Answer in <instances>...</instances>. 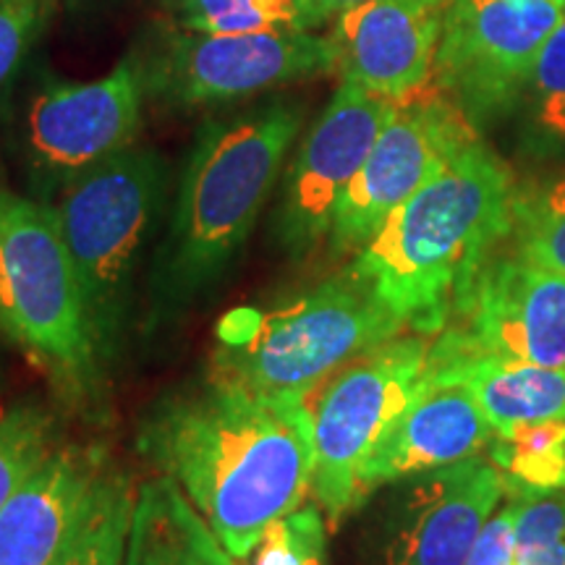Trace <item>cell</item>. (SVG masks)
<instances>
[{"instance_id":"obj_7","label":"cell","mask_w":565,"mask_h":565,"mask_svg":"<svg viewBox=\"0 0 565 565\" xmlns=\"http://www.w3.org/2000/svg\"><path fill=\"white\" fill-rule=\"evenodd\" d=\"M429 335L408 333L351 359L309 401L315 433L312 494L330 526L359 508V471L412 401L429 362Z\"/></svg>"},{"instance_id":"obj_23","label":"cell","mask_w":565,"mask_h":565,"mask_svg":"<svg viewBox=\"0 0 565 565\" xmlns=\"http://www.w3.org/2000/svg\"><path fill=\"white\" fill-rule=\"evenodd\" d=\"M505 244L515 257L565 278V173L545 186L515 194Z\"/></svg>"},{"instance_id":"obj_10","label":"cell","mask_w":565,"mask_h":565,"mask_svg":"<svg viewBox=\"0 0 565 565\" xmlns=\"http://www.w3.org/2000/svg\"><path fill=\"white\" fill-rule=\"evenodd\" d=\"M565 17V0H448L433 84L471 124L526 92L534 61Z\"/></svg>"},{"instance_id":"obj_1","label":"cell","mask_w":565,"mask_h":565,"mask_svg":"<svg viewBox=\"0 0 565 565\" xmlns=\"http://www.w3.org/2000/svg\"><path fill=\"white\" fill-rule=\"evenodd\" d=\"M137 448L181 487L236 561L299 511L315 482L312 412L299 393L210 377L162 395L139 424Z\"/></svg>"},{"instance_id":"obj_18","label":"cell","mask_w":565,"mask_h":565,"mask_svg":"<svg viewBox=\"0 0 565 565\" xmlns=\"http://www.w3.org/2000/svg\"><path fill=\"white\" fill-rule=\"evenodd\" d=\"M429 366L458 377L475 393L494 435L524 424L565 419V366L498 362L487 356H454L429 349Z\"/></svg>"},{"instance_id":"obj_15","label":"cell","mask_w":565,"mask_h":565,"mask_svg":"<svg viewBox=\"0 0 565 565\" xmlns=\"http://www.w3.org/2000/svg\"><path fill=\"white\" fill-rule=\"evenodd\" d=\"M492 437L494 429L475 393L427 362L408 406L395 416L359 471V505L377 487L479 456Z\"/></svg>"},{"instance_id":"obj_11","label":"cell","mask_w":565,"mask_h":565,"mask_svg":"<svg viewBox=\"0 0 565 565\" xmlns=\"http://www.w3.org/2000/svg\"><path fill=\"white\" fill-rule=\"evenodd\" d=\"M477 139L471 118L435 84L395 103L364 166L338 202L330 252L356 254L393 210Z\"/></svg>"},{"instance_id":"obj_16","label":"cell","mask_w":565,"mask_h":565,"mask_svg":"<svg viewBox=\"0 0 565 565\" xmlns=\"http://www.w3.org/2000/svg\"><path fill=\"white\" fill-rule=\"evenodd\" d=\"M503 494V475L490 458L475 456L419 475L395 511L385 565H466Z\"/></svg>"},{"instance_id":"obj_8","label":"cell","mask_w":565,"mask_h":565,"mask_svg":"<svg viewBox=\"0 0 565 565\" xmlns=\"http://www.w3.org/2000/svg\"><path fill=\"white\" fill-rule=\"evenodd\" d=\"M137 58L147 103L175 110L228 105L335 71L330 38L291 30L207 34L175 26Z\"/></svg>"},{"instance_id":"obj_4","label":"cell","mask_w":565,"mask_h":565,"mask_svg":"<svg viewBox=\"0 0 565 565\" xmlns=\"http://www.w3.org/2000/svg\"><path fill=\"white\" fill-rule=\"evenodd\" d=\"M406 333L372 282L349 265L267 307L217 322L212 377L265 393L312 395L330 374Z\"/></svg>"},{"instance_id":"obj_25","label":"cell","mask_w":565,"mask_h":565,"mask_svg":"<svg viewBox=\"0 0 565 565\" xmlns=\"http://www.w3.org/2000/svg\"><path fill=\"white\" fill-rule=\"evenodd\" d=\"M526 95L534 129L565 147V17L536 55Z\"/></svg>"},{"instance_id":"obj_27","label":"cell","mask_w":565,"mask_h":565,"mask_svg":"<svg viewBox=\"0 0 565 565\" xmlns=\"http://www.w3.org/2000/svg\"><path fill=\"white\" fill-rule=\"evenodd\" d=\"M53 0H0V100L45 30Z\"/></svg>"},{"instance_id":"obj_29","label":"cell","mask_w":565,"mask_h":565,"mask_svg":"<svg viewBox=\"0 0 565 565\" xmlns=\"http://www.w3.org/2000/svg\"><path fill=\"white\" fill-rule=\"evenodd\" d=\"M362 3H370V0H315L317 11L322 13L324 21L335 19L338 13L349 11V9H353V6H362Z\"/></svg>"},{"instance_id":"obj_20","label":"cell","mask_w":565,"mask_h":565,"mask_svg":"<svg viewBox=\"0 0 565 565\" xmlns=\"http://www.w3.org/2000/svg\"><path fill=\"white\" fill-rule=\"evenodd\" d=\"M137 490L108 461L53 565H124Z\"/></svg>"},{"instance_id":"obj_3","label":"cell","mask_w":565,"mask_h":565,"mask_svg":"<svg viewBox=\"0 0 565 565\" xmlns=\"http://www.w3.org/2000/svg\"><path fill=\"white\" fill-rule=\"evenodd\" d=\"M513 175L482 139L391 212L349 263L406 330L437 335L513 225Z\"/></svg>"},{"instance_id":"obj_9","label":"cell","mask_w":565,"mask_h":565,"mask_svg":"<svg viewBox=\"0 0 565 565\" xmlns=\"http://www.w3.org/2000/svg\"><path fill=\"white\" fill-rule=\"evenodd\" d=\"M147 95L137 53L92 82H45L24 113L26 173L40 202L134 145Z\"/></svg>"},{"instance_id":"obj_22","label":"cell","mask_w":565,"mask_h":565,"mask_svg":"<svg viewBox=\"0 0 565 565\" xmlns=\"http://www.w3.org/2000/svg\"><path fill=\"white\" fill-rule=\"evenodd\" d=\"M487 450L503 475L505 494L565 490V419L494 435Z\"/></svg>"},{"instance_id":"obj_14","label":"cell","mask_w":565,"mask_h":565,"mask_svg":"<svg viewBox=\"0 0 565 565\" xmlns=\"http://www.w3.org/2000/svg\"><path fill=\"white\" fill-rule=\"evenodd\" d=\"M448 0H370L333 19L341 82L401 103L433 84Z\"/></svg>"},{"instance_id":"obj_19","label":"cell","mask_w":565,"mask_h":565,"mask_svg":"<svg viewBox=\"0 0 565 565\" xmlns=\"http://www.w3.org/2000/svg\"><path fill=\"white\" fill-rule=\"evenodd\" d=\"M124 565H236L171 477L137 487Z\"/></svg>"},{"instance_id":"obj_24","label":"cell","mask_w":565,"mask_h":565,"mask_svg":"<svg viewBox=\"0 0 565 565\" xmlns=\"http://www.w3.org/2000/svg\"><path fill=\"white\" fill-rule=\"evenodd\" d=\"M55 437V416L38 401L0 408V511L58 448Z\"/></svg>"},{"instance_id":"obj_6","label":"cell","mask_w":565,"mask_h":565,"mask_svg":"<svg viewBox=\"0 0 565 565\" xmlns=\"http://www.w3.org/2000/svg\"><path fill=\"white\" fill-rule=\"evenodd\" d=\"M0 335L71 401L103 380L82 282L51 204L0 186Z\"/></svg>"},{"instance_id":"obj_13","label":"cell","mask_w":565,"mask_h":565,"mask_svg":"<svg viewBox=\"0 0 565 565\" xmlns=\"http://www.w3.org/2000/svg\"><path fill=\"white\" fill-rule=\"evenodd\" d=\"M395 108L393 100L341 82L301 139L280 181L273 236L291 259L309 257L333 228L338 202Z\"/></svg>"},{"instance_id":"obj_12","label":"cell","mask_w":565,"mask_h":565,"mask_svg":"<svg viewBox=\"0 0 565 565\" xmlns=\"http://www.w3.org/2000/svg\"><path fill=\"white\" fill-rule=\"evenodd\" d=\"M433 351L563 370L565 278L498 249Z\"/></svg>"},{"instance_id":"obj_17","label":"cell","mask_w":565,"mask_h":565,"mask_svg":"<svg viewBox=\"0 0 565 565\" xmlns=\"http://www.w3.org/2000/svg\"><path fill=\"white\" fill-rule=\"evenodd\" d=\"M105 466L95 445H58L0 511V565H53Z\"/></svg>"},{"instance_id":"obj_26","label":"cell","mask_w":565,"mask_h":565,"mask_svg":"<svg viewBox=\"0 0 565 565\" xmlns=\"http://www.w3.org/2000/svg\"><path fill=\"white\" fill-rule=\"evenodd\" d=\"M254 553L257 565H324L328 526L320 505H301L273 524Z\"/></svg>"},{"instance_id":"obj_5","label":"cell","mask_w":565,"mask_h":565,"mask_svg":"<svg viewBox=\"0 0 565 565\" xmlns=\"http://www.w3.org/2000/svg\"><path fill=\"white\" fill-rule=\"evenodd\" d=\"M168 186V160L134 141L47 202L79 275L103 366L118 356L129 330L134 278L160 225Z\"/></svg>"},{"instance_id":"obj_21","label":"cell","mask_w":565,"mask_h":565,"mask_svg":"<svg viewBox=\"0 0 565 565\" xmlns=\"http://www.w3.org/2000/svg\"><path fill=\"white\" fill-rule=\"evenodd\" d=\"M173 26L186 32H315L324 24L315 0H160Z\"/></svg>"},{"instance_id":"obj_2","label":"cell","mask_w":565,"mask_h":565,"mask_svg":"<svg viewBox=\"0 0 565 565\" xmlns=\"http://www.w3.org/2000/svg\"><path fill=\"white\" fill-rule=\"evenodd\" d=\"M303 126V105L270 97L207 118L183 162L150 273V324L181 315L228 275Z\"/></svg>"},{"instance_id":"obj_28","label":"cell","mask_w":565,"mask_h":565,"mask_svg":"<svg viewBox=\"0 0 565 565\" xmlns=\"http://www.w3.org/2000/svg\"><path fill=\"white\" fill-rule=\"evenodd\" d=\"M515 515H519V498L511 494V500L503 508H494V513L484 521L466 565H515Z\"/></svg>"}]
</instances>
